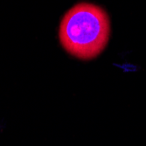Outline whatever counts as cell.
Returning a JSON list of instances; mask_svg holds the SVG:
<instances>
[{
	"label": "cell",
	"instance_id": "obj_1",
	"mask_svg": "<svg viewBox=\"0 0 146 146\" xmlns=\"http://www.w3.org/2000/svg\"><path fill=\"white\" fill-rule=\"evenodd\" d=\"M110 35V18L94 4L80 3L62 18L59 37L68 52L80 60L97 57L105 49Z\"/></svg>",
	"mask_w": 146,
	"mask_h": 146
}]
</instances>
